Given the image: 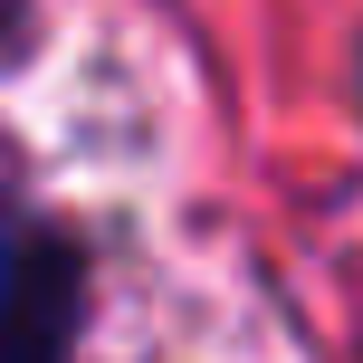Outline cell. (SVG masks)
<instances>
[{"label": "cell", "mask_w": 363, "mask_h": 363, "mask_svg": "<svg viewBox=\"0 0 363 363\" xmlns=\"http://www.w3.org/2000/svg\"><path fill=\"white\" fill-rule=\"evenodd\" d=\"M29 48V0H0V57Z\"/></svg>", "instance_id": "1"}, {"label": "cell", "mask_w": 363, "mask_h": 363, "mask_svg": "<svg viewBox=\"0 0 363 363\" xmlns=\"http://www.w3.org/2000/svg\"><path fill=\"white\" fill-rule=\"evenodd\" d=\"M354 96H363V57H354Z\"/></svg>", "instance_id": "2"}]
</instances>
